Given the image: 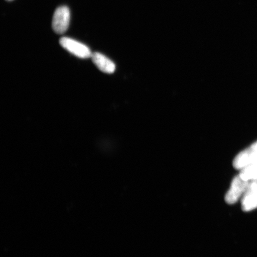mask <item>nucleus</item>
<instances>
[{
    "label": "nucleus",
    "mask_w": 257,
    "mask_h": 257,
    "mask_svg": "<svg viewBox=\"0 0 257 257\" xmlns=\"http://www.w3.org/2000/svg\"><path fill=\"white\" fill-rule=\"evenodd\" d=\"M257 161V141L248 149L237 154L234 158L233 165L234 168L242 170Z\"/></svg>",
    "instance_id": "20e7f679"
},
{
    "label": "nucleus",
    "mask_w": 257,
    "mask_h": 257,
    "mask_svg": "<svg viewBox=\"0 0 257 257\" xmlns=\"http://www.w3.org/2000/svg\"><path fill=\"white\" fill-rule=\"evenodd\" d=\"M60 44L70 53L80 59H89L92 55L88 47L72 38L62 37L60 40Z\"/></svg>",
    "instance_id": "f257e3e1"
},
{
    "label": "nucleus",
    "mask_w": 257,
    "mask_h": 257,
    "mask_svg": "<svg viewBox=\"0 0 257 257\" xmlns=\"http://www.w3.org/2000/svg\"><path fill=\"white\" fill-rule=\"evenodd\" d=\"M256 192H257V179L248 181V186H247L246 191L244 194Z\"/></svg>",
    "instance_id": "6e6552de"
},
{
    "label": "nucleus",
    "mask_w": 257,
    "mask_h": 257,
    "mask_svg": "<svg viewBox=\"0 0 257 257\" xmlns=\"http://www.w3.org/2000/svg\"><path fill=\"white\" fill-rule=\"evenodd\" d=\"M241 204L244 211L254 210L257 208V192L244 194L242 197Z\"/></svg>",
    "instance_id": "423d86ee"
},
{
    "label": "nucleus",
    "mask_w": 257,
    "mask_h": 257,
    "mask_svg": "<svg viewBox=\"0 0 257 257\" xmlns=\"http://www.w3.org/2000/svg\"><path fill=\"white\" fill-rule=\"evenodd\" d=\"M91 58L93 63L101 72L107 74L113 73L115 72V64L103 54L98 52L94 53Z\"/></svg>",
    "instance_id": "39448f33"
},
{
    "label": "nucleus",
    "mask_w": 257,
    "mask_h": 257,
    "mask_svg": "<svg viewBox=\"0 0 257 257\" xmlns=\"http://www.w3.org/2000/svg\"><path fill=\"white\" fill-rule=\"evenodd\" d=\"M70 21V10L67 6H60L54 12L52 27L58 34H63L68 30Z\"/></svg>",
    "instance_id": "f03ea898"
},
{
    "label": "nucleus",
    "mask_w": 257,
    "mask_h": 257,
    "mask_svg": "<svg viewBox=\"0 0 257 257\" xmlns=\"http://www.w3.org/2000/svg\"><path fill=\"white\" fill-rule=\"evenodd\" d=\"M248 181L242 179L238 175L233 179L229 190L225 196V201L229 204H235L242 197L246 191Z\"/></svg>",
    "instance_id": "7ed1b4c3"
},
{
    "label": "nucleus",
    "mask_w": 257,
    "mask_h": 257,
    "mask_svg": "<svg viewBox=\"0 0 257 257\" xmlns=\"http://www.w3.org/2000/svg\"><path fill=\"white\" fill-rule=\"evenodd\" d=\"M239 176L246 181L257 179V161L241 170Z\"/></svg>",
    "instance_id": "0eeeda50"
},
{
    "label": "nucleus",
    "mask_w": 257,
    "mask_h": 257,
    "mask_svg": "<svg viewBox=\"0 0 257 257\" xmlns=\"http://www.w3.org/2000/svg\"><path fill=\"white\" fill-rule=\"evenodd\" d=\"M6 1L12 2V1H13V0H6Z\"/></svg>",
    "instance_id": "1a4fd4ad"
}]
</instances>
